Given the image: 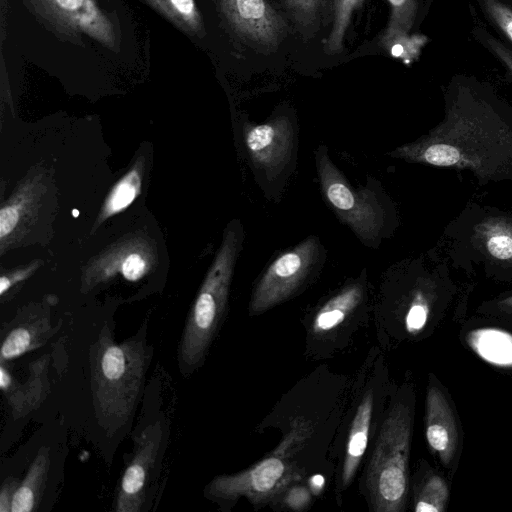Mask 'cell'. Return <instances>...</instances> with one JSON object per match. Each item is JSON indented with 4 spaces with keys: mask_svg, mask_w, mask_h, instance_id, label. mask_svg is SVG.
Here are the masks:
<instances>
[{
    "mask_svg": "<svg viewBox=\"0 0 512 512\" xmlns=\"http://www.w3.org/2000/svg\"><path fill=\"white\" fill-rule=\"evenodd\" d=\"M280 444L275 454L236 474L216 476L206 487L209 498L236 501L246 497L262 504L282 491L296 477V471L282 456Z\"/></svg>",
    "mask_w": 512,
    "mask_h": 512,
    "instance_id": "8",
    "label": "cell"
},
{
    "mask_svg": "<svg viewBox=\"0 0 512 512\" xmlns=\"http://www.w3.org/2000/svg\"><path fill=\"white\" fill-rule=\"evenodd\" d=\"M389 155L467 169L481 183L512 180V108L487 88L457 81L446 93L443 120Z\"/></svg>",
    "mask_w": 512,
    "mask_h": 512,
    "instance_id": "1",
    "label": "cell"
},
{
    "mask_svg": "<svg viewBox=\"0 0 512 512\" xmlns=\"http://www.w3.org/2000/svg\"><path fill=\"white\" fill-rule=\"evenodd\" d=\"M142 340L115 343L105 325L91 347V388L96 416L108 433L127 422L137 402L148 364Z\"/></svg>",
    "mask_w": 512,
    "mask_h": 512,
    "instance_id": "2",
    "label": "cell"
},
{
    "mask_svg": "<svg viewBox=\"0 0 512 512\" xmlns=\"http://www.w3.org/2000/svg\"><path fill=\"white\" fill-rule=\"evenodd\" d=\"M243 238L242 225L237 221L229 228L218 259L194 303L179 346L180 366L185 371H192L203 361L214 338Z\"/></svg>",
    "mask_w": 512,
    "mask_h": 512,
    "instance_id": "4",
    "label": "cell"
},
{
    "mask_svg": "<svg viewBox=\"0 0 512 512\" xmlns=\"http://www.w3.org/2000/svg\"><path fill=\"white\" fill-rule=\"evenodd\" d=\"M412 416L397 405L383 422L372 458L366 485L376 512L403 510L408 491V459Z\"/></svg>",
    "mask_w": 512,
    "mask_h": 512,
    "instance_id": "5",
    "label": "cell"
},
{
    "mask_svg": "<svg viewBox=\"0 0 512 512\" xmlns=\"http://www.w3.org/2000/svg\"><path fill=\"white\" fill-rule=\"evenodd\" d=\"M145 268L143 258L138 254H131L122 264V273L126 279L135 281L142 277Z\"/></svg>",
    "mask_w": 512,
    "mask_h": 512,
    "instance_id": "28",
    "label": "cell"
},
{
    "mask_svg": "<svg viewBox=\"0 0 512 512\" xmlns=\"http://www.w3.org/2000/svg\"><path fill=\"white\" fill-rule=\"evenodd\" d=\"M224 12L234 27L261 42H273L281 23L264 0H222Z\"/></svg>",
    "mask_w": 512,
    "mask_h": 512,
    "instance_id": "13",
    "label": "cell"
},
{
    "mask_svg": "<svg viewBox=\"0 0 512 512\" xmlns=\"http://www.w3.org/2000/svg\"><path fill=\"white\" fill-rule=\"evenodd\" d=\"M18 221V212L14 207L7 206L0 211V236L5 237L9 234Z\"/></svg>",
    "mask_w": 512,
    "mask_h": 512,
    "instance_id": "30",
    "label": "cell"
},
{
    "mask_svg": "<svg viewBox=\"0 0 512 512\" xmlns=\"http://www.w3.org/2000/svg\"><path fill=\"white\" fill-rule=\"evenodd\" d=\"M11 283L8 277L2 276L0 279V293L3 295L9 288Z\"/></svg>",
    "mask_w": 512,
    "mask_h": 512,
    "instance_id": "33",
    "label": "cell"
},
{
    "mask_svg": "<svg viewBox=\"0 0 512 512\" xmlns=\"http://www.w3.org/2000/svg\"><path fill=\"white\" fill-rule=\"evenodd\" d=\"M468 242L487 264L512 269V216L482 212L468 232Z\"/></svg>",
    "mask_w": 512,
    "mask_h": 512,
    "instance_id": "11",
    "label": "cell"
},
{
    "mask_svg": "<svg viewBox=\"0 0 512 512\" xmlns=\"http://www.w3.org/2000/svg\"><path fill=\"white\" fill-rule=\"evenodd\" d=\"M187 34L204 33L201 14L194 0H144Z\"/></svg>",
    "mask_w": 512,
    "mask_h": 512,
    "instance_id": "20",
    "label": "cell"
},
{
    "mask_svg": "<svg viewBox=\"0 0 512 512\" xmlns=\"http://www.w3.org/2000/svg\"><path fill=\"white\" fill-rule=\"evenodd\" d=\"M497 306L503 311L512 313V295L499 300Z\"/></svg>",
    "mask_w": 512,
    "mask_h": 512,
    "instance_id": "32",
    "label": "cell"
},
{
    "mask_svg": "<svg viewBox=\"0 0 512 512\" xmlns=\"http://www.w3.org/2000/svg\"><path fill=\"white\" fill-rule=\"evenodd\" d=\"M324 262V250L316 236H310L280 254L257 282L249 303L251 314H260L296 293Z\"/></svg>",
    "mask_w": 512,
    "mask_h": 512,
    "instance_id": "6",
    "label": "cell"
},
{
    "mask_svg": "<svg viewBox=\"0 0 512 512\" xmlns=\"http://www.w3.org/2000/svg\"><path fill=\"white\" fill-rule=\"evenodd\" d=\"M475 36L505 65L512 75V51L482 28L474 30Z\"/></svg>",
    "mask_w": 512,
    "mask_h": 512,
    "instance_id": "25",
    "label": "cell"
},
{
    "mask_svg": "<svg viewBox=\"0 0 512 512\" xmlns=\"http://www.w3.org/2000/svg\"><path fill=\"white\" fill-rule=\"evenodd\" d=\"M489 19L512 43V5L502 0H479Z\"/></svg>",
    "mask_w": 512,
    "mask_h": 512,
    "instance_id": "23",
    "label": "cell"
},
{
    "mask_svg": "<svg viewBox=\"0 0 512 512\" xmlns=\"http://www.w3.org/2000/svg\"><path fill=\"white\" fill-rule=\"evenodd\" d=\"M372 411L373 395L368 393L359 404L352 421L342 467V488L348 487L352 482L362 456L366 451L372 419Z\"/></svg>",
    "mask_w": 512,
    "mask_h": 512,
    "instance_id": "15",
    "label": "cell"
},
{
    "mask_svg": "<svg viewBox=\"0 0 512 512\" xmlns=\"http://www.w3.org/2000/svg\"><path fill=\"white\" fill-rule=\"evenodd\" d=\"M49 467V449L42 447L15 492L11 512H31L37 509L45 489Z\"/></svg>",
    "mask_w": 512,
    "mask_h": 512,
    "instance_id": "17",
    "label": "cell"
},
{
    "mask_svg": "<svg viewBox=\"0 0 512 512\" xmlns=\"http://www.w3.org/2000/svg\"><path fill=\"white\" fill-rule=\"evenodd\" d=\"M429 316V304L422 290L415 292L406 315V328L410 333L419 332Z\"/></svg>",
    "mask_w": 512,
    "mask_h": 512,
    "instance_id": "24",
    "label": "cell"
},
{
    "mask_svg": "<svg viewBox=\"0 0 512 512\" xmlns=\"http://www.w3.org/2000/svg\"><path fill=\"white\" fill-rule=\"evenodd\" d=\"M359 1L361 0H336V25L331 43L341 39L351 10Z\"/></svg>",
    "mask_w": 512,
    "mask_h": 512,
    "instance_id": "26",
    "label": "cell"
},
{
    "mask_svg": "<svg viewBox=\"0 0 512 512\" xmlns=\"http://www.w3.org/2000/svg\"><path fill=\"white\" fill-rule=\"evenodd\" d=\"M161 440L160 422L147 426L137 438L133 457L121 478L115 503L117 512L142 510L147 483L158 457Z\"/></svg>",
    "mask_w": 512,
    "mask_h": 512,
    "instance_id": "10",
    "label": "cell"
},
{
    "mask_svg": "<svg viewBox=\"0 0 512 512\" xmlns=\"http://www.w3.org/2000/svg\"><path fill=\"white\" fill-rule=\"evenodd\" d=\"M426 438L430 448L448 465L457 449L458 432L444 394L434 385L429 386L426 397Z\"/></svg>",
    "mask_w": 512,
    "mask_h": 512,
    "instance_id": "12",
    "label": "cell"
},
{
    "mask_svg": "<svg viewBox=\"0 0 512 512\" xmlns=\"http://www.w3.org/2000/svg\"><path fill=\"white\" fill-rule=\"evenodd\" d=\"M51 330L49 319L17 325L2 342L1 362L12 360L40 347L50 337Z\"/></svg>",
    "mask_w": 512,
    "mask_h": 512,
    "instance_id": "19",
    "label": "cell"
},
{
    "mask_svg": "<svg viewBox=\"0 0 512 512\" xmlns=\"http://www.w3.org/2000/svg\"><path fill=\"white\" fill-rule=\"evenodd\" d=\"M364 284L360 280L344 286L317 312L312 323L315 334L329 332L340 325L361 303Z\"/></svg>",
    "mask_w": 512,
    "mask_h": 512,
    "instance_id": "16",
    "label": "cell"
},
{
    "mask_svg": "<svg viewBox=\"0 0 512 512\" xmlns=\"http://www.w3.org/2000/svg\"><path fill=\"white\" fill-rule=\"evenodd\" d=\"M315 163L326 203L364 245L378 248L398 224L395 206L381 183L369 177L365 186H352L330 159L325 145L315 150Z\"/></svg>",
    "mask_w": 512,
    "mask_h": 512,
    "instance_id": "3",
    "label": "cell"
},
{
    "mask_svg": "<svg viewBox=\"0 0 512 512\" xmlns=\"http://www.w3.org/2000/svg\"><path fill=\"white\" fill-rule=\"evenodd\" d=\"M20 481L14 477L4 480L0 490V512H11L12 501Z\"/></svg>",
    "mask_w": 512,
    "mask_h": 512,
    "instance_id": "29",
    "label": "cell"
},
{
    "mask_svg": "<svg viewBox=\"0 0 512 512\" xmlns=\"http://www.w3.org/2000/svg\"><path fill=\"white\" fill-rule=\"evenodd\" d=\"M467 343L483 360L512 367V334L499 328H479L468 333Z\"/></svg>",
    "mask_w": 512,
    "mask_h": 512,
    "instance_id": "18",
    "label": "cell"
},
{
    "mask_svg": "<svg viewBox=\"0 0 512 512\" xmlns=\"http://www.w3.org/2000/svg\"><path fill=\"white\" fill-rule=\"evenodd\" d=\"M47 357L34 362L31 375L25 383L16 382L4 363L0 367L1 389L11 407L15 418L22 417L35 409L47 394V379L45 375Z\"/></svg>",
    "mask_w": 512,
    "mask_h": 512,
    "instance_id": "14",
    "label": "cell"
},
{
    "mask_svg": "<svg viewBox=\"0 0 512 512\" xmlns=\"http://www.w3.org/2000/svg\"><path fill=\"white\" fill-rule=\"evenodd\" d=\"M310 500V491L306 487L293 486L287 491L284 503L290 509L299 511L305 509L309 505Z\"/></svg>",
    "mask_w": 512,
    "mask_h": 512,
    "instance_id": "27",
    "label": "cell"
},
{
    "mask_svg": "<svg viewBox=\"0 0 512 512\" xmlns=\"http://www.w3.org/2000/svg\"><path fill=\"white\" fill-rule=\"evenodd\" d=\"M448 488L444 480L434 475L421 488L415 502L417 512H440L445 509Z\"/></svg>",
    "mask_w": 512,
    "mask_h": 512,
    "instance_id": "21",
    "label": "cell"
},
{
    "mask_svg": "<svg viewBox=\"0 0 512 512\" xmlns=\"http://www.w3.org/2000/svg\"><path fill=\"white\" fill-rule=\"evenodd\" d=\"M140 188V177L136 170L124 176L112 190L106 204L107 214L125 209L135 199Z\"/></svg>",
    "mask_w": 512,
    "mask_h": 512,
    "instance_id": "22",
    "label": "cell"
},
{
    "mask_svg": "<svg viewBox=\"0 0 512 512\" xmlns=\"http://www.w3.org/2000/svg\"><path fill=\"white\" fill-rule=\"evenodd\" d=\"M36 11L58 31L86 34L103 46H115L114 27L97 0H30Z\"/></svg>",
    "mask_w": 512,
    "mask_h": 512,
    "instance_id": "9",
    "label": "cell"
},
{
    "mask_svg": "<svg viewBox=\"0 0 512 512\" xmlns=\"http://www.w3.org/2000/svg\"><path fill=\"white\" fill-rule=\"evenodd\" d=\"M389 2L393 5L394 8H401L405 5L407 0H389Z\"/></svg>",
    "mask_w": 512,
    "mask_h": 512,
    "instance_id": "34",
    "label": "cell"
},
{
    "mask_svg": "<svg viewBox=\"0 0 512 512\" xmlns=\"http://www.w3.org/2000/svg\"><path fill=\"white\" fill-rule=\"evenodd\" d=\"M295 7L303 12H312L318 3V0H289Z\"/></svg>",
    "mask_w": 512,
    "mask_h": 512,
    "instance_id": "31",
    "label": "cell"
},
{
    "mask_svg": "<svg viewBox=\"0 0 512 512\" xmlns=\"http://www.w3.org/2000/svg\"><path fill=\"white\" fill-rule=\"evenodd\" d=\"M244 144L252 169L261 180L271 183L286 180L295 166L298 128L286 116L248 124L244 129Z\"/></svg>",
    "mask_w": 512,
    "mask_h": 512,
    "instance_id": "7",
    "label": "cell"
}]
</instances>
